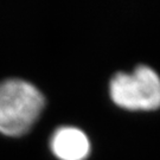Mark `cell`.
Masks as SVG:
<instances>
[{
    "label": "cell",
    "instance_id": "3",
    "mask_svg": "<svg viewBox=\"0 0 160 160\" xmlns=\"http://www.w3.org/2000/svg\"><path fill=\"white\" fill-rule=\"evenodd\" d=\"M51 149L61 160H84L89 154L90 143L82 131L74 127H62L52 137Z\"/></svg>",
    "mask_w": 160,
    "mask_h": 160
},
{
    "label": "cell",
    "instance_id": "1",
    "mask_svg": "<svg viewBox=\"0 0 160 160\" xmlns=\"http://www.w3.org/2000/svg\"><path fill=\"white\" fill-rule=\"evenodd\" d=\"M42 92L29 82L7 80L0 83V133L20 137L33 126L44 108Z\"/></svg>",
    "mask_w": 160,
    "mask_h": 160
},
{
    "label": "cell",
    "instance_id": "2",
    "mask_svg": "<svg viewBox=\"0 0 160 160\" xmlns=\"http://www.w3.org/2000/svg\"><path fill=\"white\" fill-rule=\"evenodd\" d=\"M109 92L114 103L125 109L153 110L160 107V77L146 65H139L131 74H116Z\"/></svg>",
    "mask_w": 160,
    "mask_h": 160
}]
</instances>
